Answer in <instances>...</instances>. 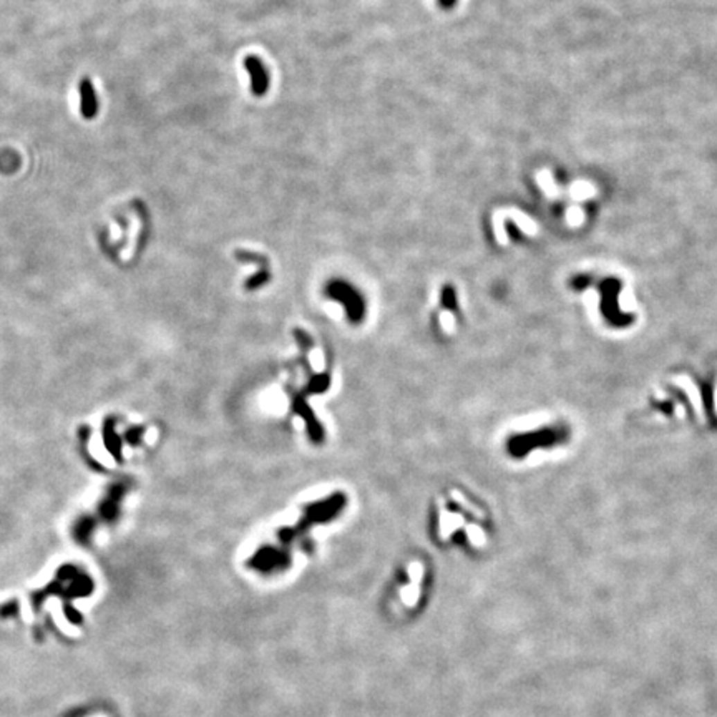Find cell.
I'll list each match as a JSON object with an SVG mask.
<instances>
[{
  "mask_svg": "<svg viewBox=\"0 0 717 717\" xmlns=\"http://www.w3.org/2000/svg\"><path fill=\"white\" fill-rule=\"evenodd\" d=\"M246 70L251 75V90L256 96H263L269 88V75L264 64L258 57H247L245 60Z\"/></svg>",
  "mask_w": 717,
  "mask_h": 717,
  "instance_id": "cell-1",
  "label": "cell"
},
{
  "mask_svg": "<svg viewBox=\"0 0 717 717\" xmlns=\"http://www.w3.org/2000/svg\"><path fill=\"white\" fill-rule=\"evenodd\" d=\"M455 2H457V0H439L440 7H443V8H450V7H454V6H455Z\"/></svg>",
  "mask_w": 717,
  "mask_h": 717,
  "instance_id": "cell-2",
  "label": "cell"
}]
</instances>
